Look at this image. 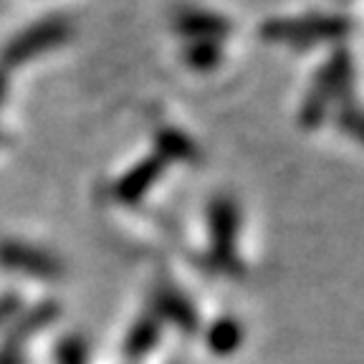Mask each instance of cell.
<instances>
[{
    "label": "cell",
    "instance_id": "obj_1",
    "mask_svg": "<svg viewBox=\"0 0 364 364\" xmlns=\"http://www.w3.org/2000/svg\"><path fill=\"white\" fill-rule=\"evenodd\" d=\"M0 263L13 271L31 273V276H56L61 271V263L56 258H51L48 253L38 248H31V245L23 243H3L0 245Z\"/></svg>",
    "mask_w": 364,
    "mask_h": 364
},
{
    "label": "cell",
    "instance_id": "obj_2",
    "mask_svg": "<svg viewBox=\"0 0 364 364\" xmlns=\"http://www.w3.org/2000/svg\"><path fill=\"white\" fill-rule=\"evenodd\" d=\"M53 316H56V306L48 304V306H41V309H36V311H31L21 324L13 326V331L6 336V341H3V349H0V364H21V349H23V344H26V339H28L33 331L43 329Z\"/></svg>",
    "mask_w": 364,
    "mask_h": 364
},
{
    "label": "cell",
    "instance_id": "obj_3",
    "mask_svg": "<svg viewBox=\"0 0 364 364\" xmlns=\"http://www.w3.org/2000/svg\"><path fill=\"white\" fill-rule=\"evenodd\" d=\"M58 364H84V347L81 341L66 339L58 347Z\"/></svg>",
    "mask_w": 364,
    "mask_h": 364
},
{
    "label": "cell",
    "instance_id": "obj_4",
    "mask_svg": "<svg viewBox=\"0 0 364 364\" xmlns=\"http://www.w3.org/2000/svg\"><path fill=\"white\" fill-rule=\"evenodd\" d=\"M16 311H18L16 296H3V299H0V326L8 324V321L16 316Z\"/></svg>",
    "mask_w": 364,
    "mask_h": 364
}]
</instances>
